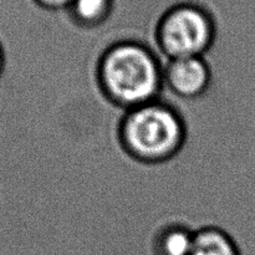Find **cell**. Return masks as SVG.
Returning <instances> with one entry per match:
<instances>
[{"label":"cell","instance_id":"6da1fadb","mask_svg":"<svg viewBox=\"0 0 255 255\" xmlns=\"http://www.w3.org/2000/svg\"><path fill=\"white\" fill-rule=\"evenodd\" d=\"M97 82L111 104L128 111L159 99L163 66L146 44L124 40L110 45L101 55Z\"/></svg>","mask_w":255,"mask_h":255},{"label":"cell","instance_id":"7a4b0ae2","mask_svg":"<svg viewBox=\"0 0 255 255\" xmlns=\"http://www.w3.org/2000/svg\"><path fill=\"white\" fill-rule=\"evenodd\" d=\"M119 141L125 153L139 163H166L183 149L187 126L173 106L158 99L125 111Z\"/></svg>","mask_w":255,"mask_h":255},{"label":"cell","instance_id":"3957f363","mask_svg":"<svg viewBox=\"0 0 255 255\" xmlns=\"http://www.w3.org/2000/svg\"><path fill=\"white\" fill-rule=\"evenodd\" d=\"M216 34L211 12L193 2L171 6L156 26L157 45L168 60L204 56L213 46Z\"/></svg>","mask_w":255,"mask_h":255},{"label":"cell","instance_id":"277c9868","mask_svg":"<svg viewBox=\"0 0 255 255\" xmlns=\"http://www.w3.org/2000/svg\"><path fill=\"white\" fill-rule=\"evenodd\" d=\"M212 70L204 56L179 57L163 66V85L182 100H196L208 92Z\"/></svg>","mask_w":255,"mask_h":255},{"label":"cell","instance_id":"5b68a950","mask_svg":"<svg viewBox=\"0 0 255 255\" xmlns=\"http://www.w3.org/2000/svg\"><path fill=\"white\" fill-rule=\"evenodd\" d=\"M194 234L196 231L184 224L172 223L162 227L152 241V255H189Z\"/></svg>","mask_w":255,"mask_h":255},{"label":"cell","instance_id":"8992f818","mask_svg":"<svg viewBox=\"0 0 255 255\" xmlns=\"http://www.w3.org/2000/svg\"><path fill=\"white\" fill-rule=\"evenodd\" d=\"M189 255H242L233 237L219 227L208 226L196 231Z\"/></svg>","mask_w":255,"mask_h":255},{"label":"cell","instance_id":"52a82bcc","mask_svg":"<svg viewBox=\"0 0 255 255\" xmlns=\"http://www.w3.org/2000/svg\"><path fill=\"white\" fill-rule=\"evenodd\" d=\"M114 0H74L67 9L72 21L85 29L104 25L114 11Z\"/></svg>","mask_w":255,"mask_h":255},{"label":"cell","instance_id":"ba28073f","mask_svg":"<svg viewBox=\"0 0 255 255\" xmlns=\"http://www.w3.org/2000/svg\"><path fill=\"white\" fill-rule=\"evenodd\" d=\"M37 6L42 7L50 11H57V10H67L74 0H32Z\"/></svg>","mask_w":255,"mask_h":255},{"label":"cell","instance_id":"9c48e42d","mask_svg":"<svg viewBox=\"0 0 255 255\" xmlns=\"http://www.w3.org/2000/svg\"><path fill=\"white\" fill-rule=\"evenodd\" d=\"M4 69H5V54H4V49H2L1 44H0V79H1Z\"/></svg>","mask_w":255,"mask_h":255}]
</instances>
